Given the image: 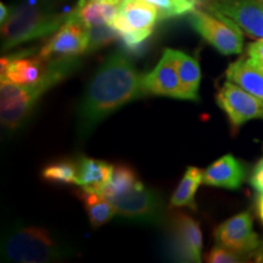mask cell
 Masks as SVG:
<instances>
[{"instance_id": "obj_31", "label": "cell", "mask_w": 263, "mask_h": 263, "mask_svg": "<svg viewBox=\"0 0 263 263\" xmlns=\"http://www.w3.org/2000/svg\"><path fill=\"white\" fill-rule=\"evenodd\" d=\"M257 2H258V4H259V6H261L262 11H263V0H257Z\"/></svg>"}, {"instance_id": "obj_20", "label": "cell", "mask_w": 263, "mask_h": 263, "mask_svg": "<svg viewBox=\"0 0 263 263\" xmlns=\"http://www.w3.org/2000/svg\"><path fill=\"white\" fill-rule=\"evenodd\" d=\"M43 179L51 183L76 184L77 180V162L62 160L44 167L42 171Z\"/></svg>"}, {"instance_id": "obj_22", "label": "cell", "mask_w": 263, "mask_h": 263, "mask_svg": "<svg viewBox=\"0 0 263 263\" xmlns=\"http://www.w3.org/2000/svg\"><path fill=\"white\" fill-rule=\"evenodd\" d=\"M120 39V33L116 28L108 24L93 26L89 27V45H88V54L100 50L115 41Z\"/></svg>"}, {"instance_id": "obj_13", "label": "cell", "mask_w": 263, "mask_h": 263, "mask_svg": "<svg viewBox=\"0 0 263 263\" xmlns=\"http://www.w3.org/2000/svg\"><path fill=\"white\" fill-rule=\"evenodd\" d=\"M77 180L76 185L88 192L101 193L110 183L115 166L101 160L81 156L77 161Z\"/></svg>"}, {"instance_id": "obj_21", "label": "cell", "mask_w": 263, "mask_h": 263, "mask_svg": "<svg viewBox=\"0 0 263 263\" xmlns=\"http://www.w3.org/2000/svg\"><path fill=\"white\" fill-rule=\"evenodd\" d=\"M141 2L155 6L159 11L160 20L190 14L193 10L196 9V4L190 0H141Z\"/></svg>"}, {"instance_id": "obj_7", "label": "cell", "mask_w": 263, "mask_h": 263, "mask_svg": "<svg viewBox=\"0 0 263 263\" xmlns=\"http://www.w3.org/2000/svg\"><path fill=\"white\" fill-rule=\"evenodd\" d=\"M167 254L180 262H201L202 232L196 219L184 212H176L168 222Z\"/></svg>"}, {"instance_id": "obj_11", "label": "cell", "mask_w": 263, "mask_h": 263, "mask_svg": "<svg viewBox=\"0 0 263 263\" xmlns=\"http://www.w3.org/2000/svg\"><path fill=\"white\" fill-rule=\"evenodd\" d=\"M143 87L146 94L189 100L177 71L172 49H164L162 58L155 68L143 74Z\"/></svg>"}, {"instance_id": "obj_29", "label": "cell", "mask_w": 263, "mask_h": 263, "mask_svg": "<svg viewBox=\"0 0 263 263\" xmlns=\"http://www.w3.org/2000/svg\"><path fill=\"white\" fill-rule=\"evenodd\" d=\"M37 2L41 3L42 5L44 6H48V8H51L54 4H58L59 2H61V0H37Z\"/></svg>"}, {"instance_id": "obj_17", "label": "cell", "mask_w": 263, "mask_h": 263, "mask_svg": "<svg viewBox=\"0 0 263 263\" xmlns=\"http://www.w3.org/2000/svg\"><path fill=\"white\" fill-rule=\"evenodd\" d=\"M78 195L83 201L88 217H89V222L94 229L106 224L116 217V209L114 203L101 193L88 192L81 188Z\"/></svg>"}, {"instance_id": "obj_2", "label": "cell", "mask_w": 263, "mask_h": 263, "mask_svg": "<svg viewBox=\"0 0 263 263\" xmlns=\"http://www.w3.org/2000/svg\"><path fill=\"white\" fill-rule=\"evenodd\" d=\"M81 65L78 57L52 58L47 62L42 77L34 83L16 84L2 80L0 121L3 128L10 133L21 129L32 117L43 95L71 77Z\"/></svg>"}, {"instance_id": "obj_16", "label": "cell", "mask_w": 263, "mask_h": 263, "mask_svg": "<svg viewBox=\"0 0 263 263\" xmlns=\"http://www.w3.org/2000/svg\"><path fill=\"white\" fill-rule=\"evenodd\" d=\"M172 54L174 61H176L180 82L188 94L189 100L199 103V88L200 82H201V70H200L199 62L195 58L189 57L183 51L172 49Z\"/></svg>"}, {"instance_id": "obj_28", "label": "cell", "mask_w": 263, "mask_h": 263, "mask_svg": "<svg viewBox=\"0 0 263 263\" xmlns=\"http://www.w3.org/2000/svg\"><path fill=\"white\" fill-rule=\"evenodd\" d=\"M255 258L256 262H263V241H261L258 250L255 252Z\"/></svg>"}, {"instance_id": "obj_24", "label": "cell", "mask_w": 263, "mask_h": 263, "mask_svg": "<svg viewBox=\"0 0 263 263\" xmlns=\"http://www.w3.org/2000/svg\"><path fill=\"white\" fill-rule=\"evenodd\" d=\"M206 261L210 263H238L241 262L242 259L241 255L218 244L207 254Z\"/></svg>"}, {"instance_id": "obj_6", "label": "cell", "mask_w": 263, "mask_h": 263, "mask_svg": "<svg viewBox=\"0 0 263 263\" xmlns=\"http://www.w3.org/2000/svg\"><path fill=\"white\" fill-rule=\"evenodd\" d=\"M190 26L205 41L223 55L240 54L244 47L241 28L227 16L218 12L193 10L189 14Z\"/></svg>"}, {"instance_id": "obj_19", "label": "cell", "mask_w": 263, "mask_h": 263, "mask_svg": "<svg viewBox=\"0 0 263 263\" xmlns=\"http://www.w3.org/2000/svg\"><path fill=\"white\" fill-rule=\"evenodd\" d=\"M137 174L130 167L124 164H118L115 167L112 178L103 190V195L107 199L120 196L122 194L129 192L138 182Z\"/></svg>"}, {"instance_id": "obj_3", "label": "cell", "mask_w": 263, "mask_h": 263, "mask_svg": "<svg viewBox=\"0 0 263 263\" xmlns=\"http://www.w3.org/2000/svg\"><path fill=\"white\" fill-rule=\"evenodd\" d=\"M72 249L48 229L16 224L6 228L2 239V258L6 262L48 263L62 261Z\"/></svg>"}, {"instance_id": "obj_27", "label": "cell", "mask_w": 263, "mask_h": 263, "mask_svg": "<svg viewBox=\"0 0 263 263\" xmlns=\"http://www.w3.org/2000/svg\"><path fill=\"white\" fill-rule=\"evenodd\" d=\"M248 62L251 66H254L255 68H257L258 71H261L262 73H263V62L262 61H257V60H254V59H251V58H249L248 59Z\"/></svg>"}, {"instance_id": "obj_5", "label": "cell", "mask_w": 263, "mask_h": 263, "mask_svg": "<svg viewBox=\"0 0 263 263\" xmlns=\"http://www.w3.org/2000/svg\"><path fill=\"white\" fill-rule=\"evenodd\" d=\"M116 209L121 221L143 226H161L166 219L164 200L157 190L138 180L129 192L108 199Z\"/></svg>"}, {"instance_id": "obj_18", "label": "cell", "mask_w": 263, "mask_h": 263, "mask_svg": "<svg viewBox=\"0 0 263 263\" xmlns=\"http://www.w3.org/2000/svg\"><path fill=\"white\" fill-rule=\"evenodd\" d=\"M203 171L196 168V167H188L184 173L183 178L174 190L172 197H171L170 206L172 209L178 207H189L195 210V194L199 189V185L202 183Z\"/></svg>"}, {"instance_id": "obj_9", "label": "cell", "mask_w": 263, "mask_h": 263, "mask_svg": "<svg viewBox=\"0 0 263 263\" xmlns=\"http://www.w3.org/2000/svg\"><path fill=\"white\" fill-rule=\"evenodd\" d=\"M89 45V27L68 14L66 22L38 52L45 61L59 57H78L87 52Z\"/></svg>"}, {"instance_id": "obj_10", "label": "cell", "mask_w": 263, "mask_h": 263, "mask_svg": "<svg viewBox=\"0 0 263 263\" xmlns=\"http://www.w3.org/2000/svg\"><path fill=\"white\" fill-rule=\"evenodd\" d=\"M217 244L226 246L239 255H249L257 251L261 240L254 230V221L250 212L239 213L227 219L215 230Z\"/></svg>"}, {"instance_id": "obj_12", "label": "cell", "mask_w": 263, "mask_h": 263, "mask_svg": "<svg viewBox=\"0 0 263 263\" xmlns=\"http://www.w3.org/2000/svg\"><path fill=\"white\" fill-rule=\"evenodd\" d=\"M246 178L244 164L233 155H224L203 171L202 183L228 190H236Z\"/></svg>"}, {"instance_id": "obj_23", "label": "cell", "mask_w": 263, "mask_h": 263, "mask_svg": "<svg viewBox=\"0 0 263 263\" xmlns=\"http://www.w3.org/2000/svg\"><path fill=\"white\" fill-rule=\"evenodd\" d=\"M250 184H251L256 193V215H257L259 222L263 226V156L256 163L255 168L252 170L251 177H250Z\"/></svg>"}, {"instance_id": "obj_15", "label": "cell", "mask_w": 263, "mask_h": 263, "mask_svg": "<svg viewBox=\"0 0 263 263\" xmlns=\"http://www.w3.org/2000/svg\"><path fill=\"white\" fill-rule=\"evenodd\" d=\"M226 77L263 101V73L250 65L248 60L240 59L230 64L226 71Z\"/></svg>"}, {"instance_id": "obj_4", "label": "cell", "mask_w": 263, "mask_h": 263, "mask_svg": "<svg viewBox=\"0 0 263 263\" xmlns=\"http://www.w3.org/2000/svg\"><path fill=\"white\" fill-rule=\"evenodd\" d=\"M68 17V14L51 11L44 5L21 3L10 9L2 25V51H9L20 44L54 34Z\"/></svg>"}, {"instance_id": "obj_25", "label": "cell", "mask_w": 263, "mask_h": 263, "mask_svg": "<svg viewBox=\"0 0 263 263\" xmlns=\"http://www.w3.org/2000/svg\"><path fill=\"white\" fill-rule=\"evenodd\" d=\"M248 55L249 58L254 59V60L263 62V38L249 45Z\"/></svg>"}, {"instance_id": "obj_26", "label": "cell", "mask_w": 263, "mask_h": 263, "mask_svg": "<svg viewBox=\"0 0 263 263\" xmlns=\"http://www.w3.org/2000/svg\"><path fill=\"white\" fill-rule=\"evenodd\" d=\"M9 15H10V9L4 4V3H2V4H0V24L2 25L4 24L6 20H8Z\"/></svg>"}, {"instance_id": "obj_1", "label": "cell", "mask_w": 263, "mask_h": 263, "mask_svg": "<svg viewBox=\"0 0 263 263\" xmlns=\"http://www.w3.org/2000/svg\"><path fill=\"white\" fill-rule=\"evenodd\" d=\"M146 95L143 74L123 50L115 51L94 72L76 108V130L84 140L124 105Z\"/></svg>"}, {"instance_id": "obj_14", "label": "cell", "mask_w": 263, "mask_h": 263, "mask_svg": "<svg viewBox=\"0 0 263 263\" xmlns=\"http://www.w3.org/2000/svg\"><path fill=\"white\" fill-rule=\"evenodd\" d=\"M117 12L118 4H108L95 0H80L77 6L70 12V16L87 27H93L104 24L110 25Z\"/></svg>"}, {"instance_id": "obj_30", "label": "cell", "mask_w": 263, "mask_h": 263, "mask_svg": "<svg viewBox=\"0 0 263 263\" xmlns=\"http://www.w3.org/2000/svg\"><path fill=\"white\" fill-rule=\"evenodd\" d=\"M95 2L100 3H108V4H120L121 0H95Z\"/></svg>"}, {"instance_id": "obj_8", "label": "cell", "mask_w": 263, "mask_h": 263, "mask_svg": "<svg viewBox=\"0 0 263 263\" xmlns=\"http://www.w3.org/2000/svg\"><path fill=\"white\" fill-rule=\"evenodd\" d=\"M217 105L224 111L230 124L239 128L251 120H263V101L234 82L223 84L216 95Z\"/></svg>"}]
</instances>
